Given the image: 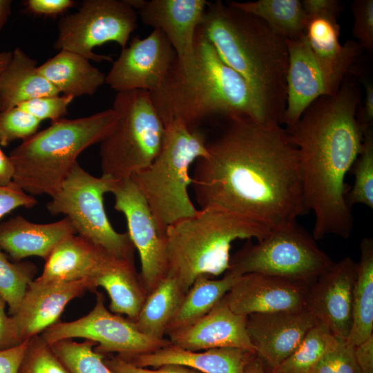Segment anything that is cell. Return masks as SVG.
Returning <instances> with one entry per match:
<instances>
[{"mask_svg":"<svg viewBox=\"0 0 373 373\" xmlns=\"http://www.w3.org/2000/svg\"><path fill=\"white\" fill-rule=\"evenodd\" d=\"M111 193L114 208L126 220L128 233L140 260V278L149 294L166 276L164 236L157 227L144 197L131 178L117 180Z\"/></svg>","mask_w":373,"mask_h":373,"instance_id":"cell-13","label":"cell"},{"mask_svg":"<svg viewBox=\"0 0 373 373\" xmlns=\"http://www.w3.org/2000/svg\"><path fill=\"white\" fill-rule=\"evenodd\" d=\"M88 290L97 291L90 279L71 282L32 280L17 312L12 316L20 341L39 335L57 323L68 303Z\"/></svg>","mask_w":373,"mask_h":373,"instance_id":"cell-18","label":"cell"},{"mask_svg":"<svg viewBox=\"0 0 373 373\" xmlns=\"http://www.w3.org/2000/svg\"><path fill=\"white\" fill-rule=\"evenodd\" d=\"M111 108L115 119L99 142L102 175L129 179L155 159L165 125L146 90L118 92Z\"/></svg>","mask_w":373,"mask_h":373,"instance_id":"cell-8","label":"cell"},{"mask_svg":"<svg viewBox=\"0 0 373 373\" xmlns=\"http://www.w3.org/2000/svg\"><path fill=\"white\" fill-rule=\"evenodd\" d=\"M358 262L347 256L334 262L309 285L305 309L340 340L352 325V296Z\"/></svg>","mask_w":373,"mask_h":373,"instance_id":"cell-15","label":"cell"},{"mask_svg":"<svg viewBox=\"0 0 373 373\" xmlns=\"http://www.w3.org/2000/svg\"><path fill=\"white\" fill-rule=\"evenodd\" d=\"M272 229L264 222L236 213L198 209L165 231L166 276L175 278L186 292L199 276L224 274L233 241L260 240Z\"/></svg>","mask_w":373,"mask_h":373,"instance_id":"cell-5","label":"cell"},{"mask_svg":"<svg viewBox=\"0 0 373 373\" xmlns=\"http://www.w3.org/2000/svg\"><path fill=\"white\" fill-rule=\"evenodd\" d=\"M289 62L287 74L286 106L282 124L293 126L307 108L326 95L321 71L305 35L286 39Z\"/></svg>","mask_w":373,"mask_h":373,"instance_id":"cell-22","label":"cell"},{"mask_svg":"<svg viewBox=\"0 0 373 373\" xmlns=\"http://www.w3.org/2000/svg\"><path fill=\"white\" fill-rule=\"evenodd\" d=\"M50 345L70 373H116L104 363L105 356L94 350L97 343L92 341L77 343L67 338Z\"/></svg>","mask_w":373,"mask_h":373,"instance_id":"cell-34","label":"cell"},{"mask_svg":"<svg viewBox=\"0 0 373 373\" xmlns=\"http://www.w3.org/2000/svg\"><path fill=\"white\" fill-rule=\"evenodd\" d=\"M359 78L363 85L365 95L363 101L361 102L363 104L360 111L357 113H359V115L357 114V117L364 131L367 128L372 127L373 123V84L369 79L365 77Z\"/></svg>","mask_w":373,"mask_h":373,"instance_id":"cell-47","label":"cell"},{"mask_svg":"<svg viewBox=\"0 0 373 373\" xmlns=\"http://www.w3.org/2000/svg\"><path fill=\"white\" fill-rule=\"evenodd\" d=\"M354 167V182L346 195L348 207L356 204L373 208V131L367 128L363 131L361 152L355 160Z\"/></svg>","mask_w":373,"mask_h":373,"instance_id":"cell-36","label":"cell"},{"mask_svg":"<svg viewBox=\"0 0 373 373\" xmlns=\"http://www.w3.org/2000/svg\"><path fill=\"white\" fill-rule=\"evenodd\" d=\"M176 53L164 34L153 30L146 37H135L122 49L106 75L105 83L118 92L157 89L167 76Z\"/></svg>","mask_w":373,"mask_h":373,"instance_id":"cell-14","label":"cell"},{"mask_svg":"<svg viewBox=\"0 0 373 373\" xmlns=\"http://www.w3.org/2000/svg\"><path fill=\"white\" fill-rule=\"evenodd\" d=\"M236 278L226 274L220 279L198 276L185 293L166 335L194 323L207 314L229 291Z\"/></svg>","mask_w":373,"mask_h":373,"instance_id":"cell-31","label":"cell"},{"mask_svg":"<svg viewBox=\"0 0 373 373\" xmlns=\"http://www.w3.org/2000/svg\"><path fill=\"white\" fill-rule=\"evenodd\" d=\"M117 180L95 177L77 162L46 209L52 215H64L77 235L102 248L111 256L134 262L135 247L128 233L115 230L106 215L104 198Z\"/></svg>","mask_w":373,"mask_h":373,"instance_id":"cell-9","label":"cell"},{"mask_svg":"<svg viewBox=\"0 0 373 373\" xmlns=\"http://www.w3.org/2000/svg\"><path fill=\"white\" fill-rule=\"evenodd\" d=\"M95 294V305L88 314L73 321H58L39 335L49 344L73 338L92 341L97 343L96 352L104 356L117 353V357L126 361L170 343L168 338H155L141 333L133 322L106 308L103 293L96 291Z\"/></svg>","mask_w":373,"mask_h":373,"instance_id":"cell-12","label":"cell"},{"mask_svg":"<svg viewBox=\"0 0 373 373\" xmlns=\"http://www.w3.org/2000/svg\"><path fill=\"white\" fill-rule=\"evenodd\" d=\"M303 8L307 16L334 12L339 14L341 10V2L337 0H303Z\"/></svg>","mask_w":373,"mask_h":373,"instance_id":"cell-49","label":"cell"},{"mask_svg":"<svg viewBox=\"0 0 373 373\" xmlns=\"http://www.w3.org/2000/svg\"><path fill=\"white\" fill-rule=\"evenodd\" d=\"M74 97L70 95H50L33 98L16 107L30 114L39 121L62 118L67 113L68 107Z\"/></svg>","mask_w":373,"mask_h":373,"instance_id":"cell-39","label":"cell"},{"mask_svg":"<svg viewBox=\"0 0 373 373\" xmlns=\"http://www.w3.org/2000/svg\"><path fill=\"white\" fill-rule=\"evenodd\" d=\"M10 0H0V30L7 22L11 12Z\"/></svg>","mask_w":373,"mask_h":373,"instance_id":"cell-51","label":"cell"},{"mask_svg":"<svg viewBox=\"0 0 373 373\" xmlns=\"http://www.w3.org/2000/svg\"><path fill=\"white\" fill-rule=\"evenodd\" d=\"M310 285L272 275L249 273L236 276L224 296L235 313L298 311L305 309Z\"/></svg>","mask_w":373,"mask_h":373,"instance_id":"cell-16","label":"cell"},{"mask_svg":"<svg viewBox=\"0 0 373 373\" xmlns=\"http://www.w3.org/2000/svg\"><path fill=\"white\" fill-rule=\"evenodd\" d=\"M12 57L11 52H0V76L9 64Z\"/></svg>","mask_w":373,"mask_h":373,"instance_id":"cell-53","label":"cell"},{"mask_svg":"<svg viewBox=\"0 0 373 373\" xmlns=\"http://www.w3.org/2000/svg\"><path fill=\"white\" fill-rule=\"evenodd\" d=\"M37 204V200L33 195L26 193L13 182L0 186V220L19 207L30 209Z\"/></svg>","mask_w":373,"mask_h":373,"instance_id":"cell-42","label":"cell"},{"mask_svg":"<svg viewBox=\"0 0 373 373\" xmlns=\"http://www.w3.org/2000/svg\"><path fill=\"white\" fill-rule=\"evenodd\" d=\"M338 14L307 17L305 35L321 71L326 95H334L363 50L356 41H339Z\"/></svg>","mask_w":373,"mask_h":373,"instance_id":"cell-20","label":"cell"},{"mask_svg":"<svg viewBox=\"0 0 373 373\" xmlns=\"http://www.w3.org/2000/svg\"><path fill=\"white\" fill-rule=\"evenodd\" d=\"M28 12L39 16L56 17L75 5L73 0H27L23 1Z\"/></svg>","mask_w":373,"mask_h":373,"instance_id":"cell-44","label":"cell"},{"mask_svg":"<svg viewBox=\"0 0 373 373\" xmlns=\"http://www.w3.org/2000/svg\"><path fill=\"white\" fill-rule=\"evenodd\" d=\"M360 250L352 296V325L347 339L354 346L373 335V239L364 238Z\"/></svg>","mask_w":373,"mask_h":373,"instance_id":"cell-29","label":"cell"},{"mask_svg":"<svg viewBox=\"0 0 373 373\" xmlns=\"http://www.w3.org/2000/svg\"><path fill=\"white\" fill-rule=\"evenodd\" d=\"M18 373H70L40 335L30 338Z\"/></svg>","mask_w":373,"mask_h":373,"instance_id":"cell-37","label":"cell"},{"mask_svg":"<svg viewBox=\"0 0 373 373\" xmlns=\"http://www.w3.org/2000/svg\"><path fill=\"white\" fill-rule=\"evenodd\" d=\"M114 258L102 248L75 234L56 246L46 260L41 276L36 279L42 282L90 279L93 283Z\"/></svg>","mask_w":373,"mask_h":373,"instance_id":"cell-25","label":"cell"},{"mask_svg":"<svg viewBox=\"0 0 373 373\" xmlns=\"http://www.w3.org/2000/svg\"><path fill=\"white\" fill-rule=\"evenodd\" d=\"M245 373H266L261 361L256 356L246 367Z\"/></svg>","mask_w":373,"mask_h":373,"instance_id":"cell-52","label":"cell"},{"mask_svg":"<svg viewBox=\"0 0 373 373\" xmlns=\"http://www.w3.org/2000/svg\"><path fill=\"white\" fill-rule=\"evenodd\" d=\"M41 121L14 107L0 111V145L6 147L16 140H25L37 132Z\"/></svg>","mask_w":373,"mask_h":373,"instance_id":"cell-38","label":"cell"},{"mask_svg":"<svg viewBox=\"0 0 373 373\" xmlns=\"http://www.w3.org/2000/svg\"><path fill=\"white\" fill-rule=\"evenodd\" d=\"M352 33L363 50L373 52V0H354L351 7Z\"/></svg>","mask_w":373,"mask_h":373,"instance_id":"cell-41","label":"cell"},{"mask_svg":"<svg viewBox=\"0 0 373 373\" xmlns=\"http://www.w3.org/2000/svg\"><path fill=\"white\" fill-rule=\"evenodd\" d=\"M37 271L30 261L10 262L0 249V297L8 304L11 316L17 312Z\"/></svg>","mask_w":373,"mask_h":373,"instance_id":"cell-35","label":"cell"},{"mask_svg":"<svg viewBox=\"0 0 373 373\" xmlns=\"http://www.w3.org/2000/svg\"><path fill=\"white\" fill-rule=\"evenodd\" d=\"M354 352L360 373H373V335L354 346Z\"/></svg>","mask_w":373,"mask_h":373,"instance_id":"cell-48","label":"cell"},{"mask_svg":"<svg viewBox=\"0 0 373 373\" xmlns=\"http://www.w3.org/2000/svg\"><path fill=\"white\" fill-rule=\"evenodd\" d=\"M316 323L305 309L247 316V332L256 356L269 370L287 359Z\"/></svg>","mask_w":373,"mask_h":373,"instance_id":"cell-17","label":"cell"},{"mask_svg":"<svg viewBox=\"0 0 373 373\" xmlns=\"http://www.w3.org/2000/svg\"><path fill=\"white\" fill-rule=\"evenodd\" d=\"M228 3L261 19L286 39H297L305 35L307 17L300 0L231 1Z\"/></svg>","mask_w":373,"mask_h":373,"instance_id":"cell-32","label":"cell"},{"mask_svg":"<svg viewBox=\"0 0 373 373\" xmlns=\"http://www.w3.org/2000/svg\"><path fill=\"white\" fill-rule=\"evenodd\" d=\"M150 95L164 124L178 119L195 129L204 119L217 114L244 115L269 123L245 79L221 59L198 28L193 60L181 64L176 58Z\"/></svg>","mask_w":373,"mask_h":373,"instance_id":"cell-4","label":"cell"},{"mask_svg":"<svg viewBox=\"0 0 373 373\" xmlns=\"http://www.w3.org/2000/svg\"><path fill=\"white\" fill-rule=\"evenodd\" d=\"M185 293L175 278L166 275L147 295L138 317L133 322V325L146 336L165 338L167 328Z\"/></svg>","mask_w":373,"mask_h":373,"instance_id":"cell-30","label":"cell"},{"mask_svg":"<svg viewBox=\"0 0 373 373\" xmlns=\"http://www.w3.org/2000/svg\"><path fill=\"white\" fill-rule=\"evenodd\" d=\"M222 133L207 143L191 175L200 209L250 217L273 229L296 222L304 202L298 152L287 129L251 117H227Z\"/></svg>","mask_w":373,"mask_h":373,"instance_id":"cell-1","label":"cell"},{"mask_svg":"<svg viewBox=\"0 0 373 373\" xmlns=\"http://www.w3.org/2000/svg\"><path fill=\"white\" fill-rule=\"evenodd\" d=\"M30 339L11 348L0 350V373H18Z\"/></svg>","mask_w":373,"mask_h":373,"instance_id":"cell-46","label":"cell"},{"mask_svg":"<svg viewBox=\"0 0 373 373\" xmlns=\"http://www.w3.org/2000/svg\"><path fill=\"white\" fill-rule=\"evenodd\" d=\"M256 356L255 352L238 347H219L200 352L188 350L170 343L126 362L140 367L180 365L202 373H245L246 367Z\"/></svg>","mask_w":373,"mask_h":373,"instance_id":"cell-23","label":"cell"},{"mask_svg":"<svg viewBox=\"0 0 373 373\" xmlns=\"http://www.w3.org/2000/svg\"><path fill=\"white\" fill-rule=\"evenodd\" d=\"M37 62L19 48L0 76V111L25 101L59 92L38 71Z\"/></svg>","mask_w":373,"mask_h":373,"instance_id":"cell-27","label":"cell"},{"mask_svg":"<svg viewBox=\"0 0 373 373\" xmlns=\"http://www.w3.org/2000/svg\"><path fill=\"white\" fill-rule=\"evenodd\" d=\"M75 234L76 231L66 217L39 224L17 216L0 223V249L15 262L30 256L46 260L57 245Z\"/></svg>","mask_w":373,"mask_h":373,"instance_id":"cell-24","label":"cell"},{"mask_svg":"<svg viewBox=\"0 0 373 373\" xmlns=\"http://www.w3.org/2000/svg\"><path fill=\"white\" fill-rule=\"evenodd\" d=\"M107 366L116 373H202L192 368L180 365H164L150 369L132 365L117 356L104 358Z\"/></svg>","mask_w":373,"mask_h":373,"instance_id":"cell-43","label":"cell"},{"mask_svg":"<svg viewBox=\"0 0 373 373\" xmlns=\"http://www.w3.org/2000/svg\"><path fill=\"white\" fill-rule=\"evenodd\" d=\"M334 263L297 222L273 229L256 242H246L230 257L224 274L259 273L312 285Z\"/></svg>","mask_w":373,"mask_h":373,"instance_id":"cell-10","label":"cell"},{"mask_svg":"<svg viewBox=\"0 0 373 373\" xmlns=\"http://www.w3.org/2000/svg\"><path fill=\"white\" fill-rule=\"evenodd\" d=\"M37 69L59 93L74 98L93 95L106 80V75L88 59L66 50H59Z\"/></svg>","mask_w":373,"mask_h":373,"instance_id":"cell-26","label":"cell"},{"mask_svg":"<svg viewBox=\"0 0 373 373\" xmlns=\"http://www.w3.org/2000/svg\"><path fill=\"white\" fill-rule=\"evenodd\" d=\"M93 285L108 294L111 312L125 315L131 322L137 319L148 294L134 262L114 258L93 280Z\"/></svg>","mask_w":373,"mask_h":373,"instance_id":"cell-28","label":"cell"},{"mask_svg":"<svg viewBox=\"0 0 373 373\" xmlns=\"http://www.w3.org/2000/svg\"><path fill=\"white\" fill-rule=\"evenodd\" d=\"M361 102L360 86L349 73L334 95L319 97L286 128L298 149L304 202L314 216L316 241L330 234L346 239L353 230L345 179L362 148Z\"/></svg>","mask_w":373,"mask_h":373,"instance_id":"cell-2","label":"cell"},{"mask_svg":"<svg viewBox=\"0 0 373 373\" xmlns=\"http://www.w3.org/2000/svg\"><path fill=\"white\" fill-rule=\"evenodd\" d=\"M112 108L76 119L61 118L25 139L10 153L12 182L32 195L52 197L87 148L99 143L115 119Z\"/></svg>","mask_w":373,"mask_h":373,"instance_id":"cell-6","label":"cell"},{"mask_svg":"<svg viewBox=\"0 0 373 373\" xmlns=\"http://www.w3.org/2000/svg\"><path fill=\"white\" fill-rule=\"evenodd\" d=\"M265 372H266V373H275V372H273L270 371L269 370L267 369L266 367H265Z\"/></svg>","mask_w":373,"mask_h":373,"instance_id":"cell-54","label":"cell"},{"mask_svg":"<svg viewBox=\"0 0 373 373\" xmlns=\"http://www.w3.org/2000/svg\"><path fill=\"white\" fill-rule=\"evenodd\" d=\"M13 168L8 156L0 148V186H6L12 182Z\"/></svg>","mask_w":373,"mask_h":373,"instance_id":"cell-50","label":"cell"},{"mask_svg":"<svg viewBox=\"0 0 373 373\" xmlns=\"http://www.w3.org/2000/svg\"><path fill=\"white\" fill-rule=\"evenodd\" d=\"M173 345L191 351L238 347L255 352L247 329V316L233 312L223 297L194 323L168 334Z\"/></svg>","mask_w":373,"mask_h":373,"instance_id":"cell-21","label":"cell"},{"mask_svg":"<svg viewBox=\"0 0 373 373\" xmlns=\"http://www.w3.org/2000/svg\"><path fill=\"white\" fill-rule=\"evenodd\" d=\"M198 29L251 90L266 120L281 124L286 106V39L261 19L221 1L208 2Z\"/></svg>","mask_w":373,"mask_h":373,"instance_id":"cell-3","label":"cell"},{"mask_svg":"<svg viewBox=\"0 0 373 373\" xmlns=\"http://www.w3.org/2000/svg\"><path fill=\"white\" fill-rule=\"evenodd\" d=\"M312 373H360L354 346L347 341L341 340L338 345L320 361Z\"/></svg>","mask_w":373,"mask_h":373,"instance_id":"cell-40","label":"cell"},{"mask_svg":"<svg viewBox=\"0 0 373 373\" xmlns=\"http://www.w3.org/2000/svg\"><path fill=\"white\" fill-rule=\"evenodd\" d=\"M161 148L145 169L131 178L146 200L160 232L193 216L198 209L191 200V166L207 153L204 134L174 119L165 124Z\"/></svg>","mask_w":373,"mask_h":373,"instance_id":"cell-7","label":"cell"},{"mask_svg":"<svg viewBox=\"0 0 373 373\" xmlns=\"http://www.w3.org/2000/svg\"><path fill=\"white\" fill-rule=\"evenodd\" d=\"M6 301L0 297V350L13 347L21 343L14 320L6 312Z\"/></svg>","mask_w":373,"mask_h":373,"instance_id":"cell-45","label":"cell"},{"mask_svg":"<svg viewBox=\"0 0 373 373\" xmlns=\"http://www.w3.org/2000/svg\"><path fill=\"white\" fill-rule=\"evenodd\" d=\"M137 10L142 21L161 30L181 64L194 57L195 38L208 1L205 0H126Z\"/></svg>","mask_w":373,"mask_h":373,"instance_id":"cell-19","label":"cell"},{"mask_svg":"<svg viewBox=\"0 0 373 373\" xmlns=\"http://www.w3.org/2000/svg\"><path fill=\"white\" fill-rule=\"evenodd\" d=\"M136 27L135 10L126 0H84L77 12L58 21L54 48L97 62L112 61L109 56L95 54L93 48L116 42L123 49Z\"/></svg>","mask_w":373,"mask_h":373,"instance_id":"cell-11","label":"cell"},{"mask_svg":"<svg viewBox=\"0 0 373 373\" xmlns=\"http://www.w3.org/2000/svg\"><path fill=\"white\" fill-rule=\"evenodd\" d=\"M340 341L325 325L316 322L296 350L277 367L269 370L275 373H312L320 361Z\"/></svg>","mask_w":373,"mask_h":373,"instance_id":"cell-33","label":"cell"}]
</instances>
